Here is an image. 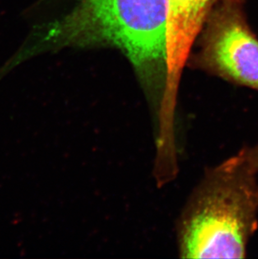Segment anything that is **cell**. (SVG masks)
<instances>
[{"mask_svg": "<svg viewBox=\"0 0 258 259\" xmlns=\"http://www.w3.org/2000/svg\"><path fill=\"white\" fill-rule=\"evenodd\" d=\"M219 0H165L166 78L163 101L175 104L183 69Z\"/></svg>", "mask_w": 258, "mask_h": 259, "instance_id": "4", "label": "cell"}, {"mask_svg": "<svg viewBox=\"0 0 258 259\" xmlns=\"http://www.w3.org/2000/svg\"><path fill=\"white\" fill-rule=\"evenodd\" d=\"M256 173L242 150L209 169L178 227L184 258H243L257 228Z\"/></svg>", "mask_w": 258, "mask_h": 259, "instance_id": "1", "label": "cell"}, {"mask_svg": "<svg viewBox=\"0 0 258 259\" xmlns=\"http://www.w3.org/2000/svg\"><path fill=\"white\" fill-rule=\"evenodd\" d=\"M50 47H113L144 83L166 78L165 0H77L47 30Z\"/></svg>", "mask_w": 258, "mask_h": 259, "instance_id": "2", "label": "cell"}, {"mask_svg": "<svg viewBox=\"0 0 258 259\" xmlns=\"http://www.w3.org/2000/svg\"><path fill=\"white\" fill-rule=\"evenodd\" d=\"M245 154L247 161L254 170L258 174V144L253 147H244L241 149Z\"/></svg>", "mask_w": 258, "mask_h": 259, "instance_id": "5", "label": "cell"}, {"mask_svg": "<svg viewBox=\"0 0 258 259\" xmlns=\"http://www.w3.org/2000/svg\"><path fill=\"white\" fill-rule=\"evenodd\" d=\"M200 34L197 66L234 85L258 92V37L249 25L245 0H219Z\"/></svg>", "mask_w": 258, "mask_h": 259, "instance_id": "3", "label": "cell"}]
</instances>
